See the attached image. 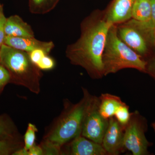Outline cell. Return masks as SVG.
Returning a JSON list of instances; mask_svg holds the SVG:
<instances>
[{"label":"cell","mask_w":155,"mask_h":155,"mask_svg":"<svg viewBox=\"0 0 155 155\" xmlns=\"http://www.w3.org/2000/svg\"><path fill=\"white\" fill-rule=\"evenodd\" d=\"M113 25L104 11H93L81 23L80 38L67 48V56L72 64L83 67L94 79L104 77L103 54Z\"/></svg>","instance_id":"cell-1"},{"label":"cell","mask_w":155,"mask_h":155,"mask_svg":"<svg viewBox=\"0 0 155 155\" xmlns=\"http://www.w3.org/2000/svg\"><path fill=\"white\" fill-rule=\"evenodd\" d=\"M79 102L66 109L54 129L47 137L41 147L46 154H55L64 145L81 135L84 119L93 95L84 89Z\"/></svg>","instance_id":"cell-2"},{"label":"cell","mask_w":155,"mask_h":155,"mask_svg":"<svg viewBox=\"0 0 155 155\" xmlns=\"http://www.w3.org/2000/svg\"><path fill=\"white\" fill-rule=\"evenodd\" d=\"M102 62L104 76L125 69H133L146 73L147 62L122 41L115 25L108 32Z\"/></svg>","instance_id":"cell-3"},{"label":"cell","mask_w":155,"mask_h":155,"mask_svg":"<svg viewBox=\"0 0 155 155\" xmlns=\"http://www.w3.org/2000/svg\"><path fill=\"white\" fill-rule=\"evenodd\" d=\"M0 63L17 83L35 92L38 91L39 68L31 61L28 54L4 44L1 46Z\"/></svg>","instance_id":"cell-4"},{"label":"cell","mask_w":155,"mask_h":155,"mask_svg":"<svg viewBox=\"0 0 155 155\" xmlns=\"http://www.w3.org/2000/svg\"><path fill=\"white\" fill-rule=\"evenodd\" d=\"M115 25L119 38L145 61L147 62L155 56V26L151 22H141L131 18Z\"/></svg>","instance_id":"cell-5"},{"label":"cell","mask_w":155,"mask_h":155,"mask_svg":"<svg viewBox=\"0 0 155 155\" xmlns=\"http://www.w3.org/2000/svg\"><path fill=\"white\" fill-rule=\"evenodd\" d=\"M147 127V119L138 111L131 113L124 130V149L128 150L133 155H150L148 148L152 143L146 137Z\"/></svg>","instance_id":"cell-6"},{"label":"cell","mask_w":155,"mask_h":155,"mask_svg":"<svg viewBox=\"0 0 155 155\" xmlns=\"http://www.w3.org/2000/svg\"><path fill=\"white\" fill-rule=\"evenodd\" d=\"M99 103V97L93 95L84 116L81 135L102 144L109 119L100 114Z\"/></svg>","instance_id":"cell-7"},{"label":"cell","mask_w":155,"mask_h":155,"mask_svg":"<svg viewBox=\"0 0 155 155\" xmlns=\"http://www.w3.org/2000/svg\"><path fill=\"white\" fill-rule=\"evenodd\" d=\"M125 127L114 117L109 119V123L103 137L102 145L107 155H118L124 150L123 147Z\"/></svg>","instance_id":"cell-8"},{"label":"cell","mask_w":155,"mask_h":155,"mask_svg":"<svg viewBox=\"0 0 155 155\" xmlns=\"http://www.w3.org/2000/svg\"><path fill=\"white\" fill-rule=\"evenodd\" d=\"M136 0H112L104 11L107 19L113 25H118L131 18Z\"/></svg>","instance_id":"cell-9"},{"label":"cell","mask_w":155,"mask_h":155,"mask_svg":"<svg viewBox=\"0 0 155 155\" xmlns=\"http://www.w3.org/2000/svg\"><path fill=\"white\" fill-rule=\"evenodd\" d=\"M68 150L72 155H107L101 144L81 135L71 140Z\"/></svg>","instance_id":"cell-10"},{"label":"cell","mask_w":155,"mask_h":155,"mask_svg":"<svg viewBox=\"0 0 155 155\" xmlns=\"http://www.w3.org/2000/svg\"><path fill=\"white\" fill-rule=\"evenodd\" d=\"M4 44L24 51L30 52L36 49L43 50L47 54L54 47L52 42L39 41L34 38L6 36Z\"/></svg>","instance_id":"cell-11"},{"label":"cell","mask_w":155,"mask_h":155,"mask_svg":"<svg viewBox=\"0 0 155 155\" xmlns=\"http://www.w3.org/2000/svg\"><path fill=\"white\" fill-rule=\"evenodd\" d=\"M6 36L34 37L30 26L17 15L7 18L5 25Z\"/></svg>","instance_id":"cell-12"},{"label":"cell","mask_w":155,"mask_h":155,"mask_svg":"<svg viewBox=\"0 0 155 155\" xmlns=\"http://www.w3.org/2000/svg\"><path fill=\"white\" fill-rule=\"evenodd\" d=\"M99 110L105 119L114 117L115 113L124 102L119 97L110 94H103L99 97Z\"/></svg>","instance_id":"cell-13"},{"label":"cell","mask_w":155,"mask_h":155,"mask_svg":"<svg viewBox=\"0 0 155 155\" xmlns=\"http://www.w3.org/2000/svg\"><path fill=\"white\" fill-rule=\"evenodd\" d=\"M131 18L141 22H151L150 0H136L132 8Z\"/></svg>","instance_id":"cell-14"},{"label":"cell","mask_w":155,"mask_h":155,"mask_svg":"<svg viewBox=\"0 0 155 155\" xmlns=\"http://www.w3.org/2000/svg\"><path fill=\"white\" fill-rule=\"evenodd\" d=\"M14 126L8 119L0 116V140H17Z\"/></svg>","instance_id":"cell-15"},{"label":"cell","mask_w":155,"mask_h":155,"mask_svg":"<svg viewBox=\"0 0 155 155\" xmlns=\"http://www.w3.org/2000/svg\"><path fill=\"white\" fill-rule=\"evenodd\" d=\"M59 0H29V5L34 13H45L51 10Z\"/></svg>","instance_id":"cell-16"},{"label":"cell","mask_w":155,"mask_h":155,"mask_svg":"<svg viewBox=\"0 0 155 155\" xmlns=\"http://www.w3.org/2000/svg\"><path fill=\"white\" fill-rule=\"evenodd\" d=\"M131 115L129 107L124 103L118 108L114 117L122 126L125 127L130 120Z\"/></svg>","instance_id":"cell-17"},{"label":"cell","mask_w":155,"mask_h":155,"mask_svg":"<svg viewBox=\"0 0 155 155\" xmlns=\"http://www.w3.org/2000/svg\"><path fill=\"white\" fill-rule=\"evenodd\" d=\"M19 144L17 140H0V155L13 154L20 149Z\"/></svg>","instance_id":"cell-18"},{"label":"cell","mask_w":155,"mask_h":155,"mask_svg":"<svg viewBox=\"0 0 155 155\" xmlns=\"http://www.w3.org/2000/svg\"><path fill=\"white\" fill-rule=\"evenodd\" d=\"M37 128L35 125L29 123L27 130L24 136V148L28 150L35 145V134L37 132Z\"/></svg>","instance_id":"cell-19"},{"label":"cell","mask_w":155,"mask_h":155,"mask_svg":"<svg viewBox=\"0 0 155 155\" xmlns=\"http://www.w3.org/2000/svg\"><path fill=\"white\" fill-rule=\"evenodd\" d=\"M47 54V53L41 49H36L28 53L31 61L36 66L42 58Z\"/></svg>","instance_id":"cell-20"},{"label":"cell","mask_w":155,"mask_h":155,"mask_svg":"<svg viewBox=\"0 0 155 155\" xmlns=\"http://www.w3.org/2000/svg\"><path fill=\"white\" fill-rule=\"evenodd\" d=\"M10 80V72L5 67L0 64V89H2Z\"/></svg>","instance_id":"cell-21"},{"label":"cell","mask_w":155,"mask_h":155,"mask_svg":"<svg viewBox=\"0 0 155 155\" xmlns=\"http://www.w3.org/2000/svg\"><path fill=\"white\" fill-rule=\"evenodd\" d=\"M54 66V62L48 56L45 55L41 60L40 61L37 66L38 67L39 69H43V70H48L51 69Z\"/></svg>","instance_id":"cell-22"},{"label":"cell","mask_w":155,"mask_h":155,"mask_svg":"<svg viewBox=\"0 0 155 155\" xmlns=\"http://www.w3.org/2000/svg\"><path fill=\"white\" fill-rule=\"evenodd\" d=\"M7 18L5 17L2 11L0 13V47L4 44L6 34L5 25Z\"/></svg>","instance_id":"cell-23"},{"label":"cell","mask_w":155,"mask_h":155,"mask_svg":"<svg viewBox=\"0 0 155 155\" xmlns=\"http://www.w3.org/2000/svg\"><path fill=\"white\" fill-rule=\"evenodd\" d=\"M146 73L155 81V56L147 62Z\"/></svg>","instance_id":"cell-24"},{"label":"cell","mask_w":155,"mask_h":155,"mask_svg":"<svg viewBox=\"0 0 155 155\" xmlns=\"http://www.w3.org/2000/svg\"><path fill=\"white\" fill-rule=\"evenodd\" d=\"M44 154L43 150L41 146L35 144L28 150V155H41Z\"/></svg>","instance_id":"cell-25"},{"label":"cell","mask_w":155,"mask_h":155,"mask_svg":"<svg viewBox=\"0 0 155 155\" xmlns=\"http://www.w3.org/2000/svg\"><path fill=\"white\" fill-rule=\"evenodd\" d=\"M151 8V22L155 26V0H150Z\"/></svg>","instance_id":"cell-26"},{"label":"cell","mask_w":155,"mask_h":155,"mask_svg":"<svg viewBox=\"0 0 155 155\" xmlns=\"http://www.w3.org/2000/svg\"><path fill=\"white\" fill-rule=\"evenodd\" d=\"M152 127L153 129L154 130L155 132V122H153L152 124Z\"/></svg>","instance_id":"cell-27"},{"label":"cell","mask_w":155,"mask_h":155,"mask_svg":"<svg viewBox=\"0 0 155 155\" xmlns=\"http://www.w3.org/2000/svg\"><path fill=\"white\" fill-rule=\"evenodd\" d=\"M154 43L155 46V26L154 28Z\"/></svg>","instance_id":"cell-28"},{"label":"cell","mask_w":155,"mask_h":155,"mask_svg":"<svg viewBox=\"0 0 155 155\" xmlns=\"http://www.w3.org/2000/svg\"><path fill=\"white\" fill-rule=\"evenodd\" d=\"M2 11V7H1V5H0V13H1Z\"/></svg>","instance_id":"cell-29"},{"label":"cell","mask_w":155,"mask_h":155,"mask_svg":"<svg viewBox=\"0 0 155 155\" xmlns=\"http://www.w3.org/2000/svg\"><path fill=\"white\" fill-rule=\"evenodd\" d=\"M0 50H1V47H0Z\"/></svg>","instance_id":"cell-30"}]
</instances>
